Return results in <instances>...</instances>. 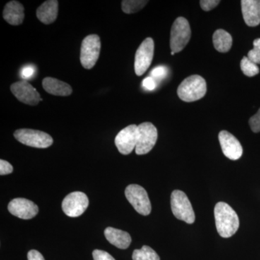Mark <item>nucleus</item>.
Listing matches in <instances>:
<instances>
[{"instance_id":"1","label":"nucleus","mask_w":260,"mask_h":260,"mask_svg":"<svg viewBox=\"0 0 260 260\" xmlns=\"http://www.w3.org/2000/svg\"><path fill=\"white\" fill-rule=\"evenodd\" d=\"M215 225L219 235L223 238L232 237L239 227V219L235 210L223 202L217 203L214 210Z\"/></svg>"},{"instance_id":"21","label":"nucleus","mask_w":260,"mask_h":260,"mask_svg":"<svg viewBox=\"0 0 260 260\" xmlns=\"http://www.w3.org/2000/svg\"><path fill=\"white\" fill-rule=\"evenodd\" d=\"M133 260H160V256L152 248L143 246L142 249H135L133 254Z\"/></svg>"},{"instance_id":"7","label":"nucleus","mask_w":260,"mask_h":260,"mask_svg":"<svg viewBox=\"0 0 260 260\" xmlns=\"http://www.w3.org/2000/svg\"><path fill=\"white\" fill-rule=\"evenodd\" d=\"M158 131L150 122H144L138 126V140L135 153L138 155L148 153L156 143Z\"/></svg>"},{"instance_id":"19","label":"nucleus","mask_w":260,"mask_h":260,"mask_svg":"<svg viewBox=\"0 0 260 260\" xmlns=\"http://www.w3.org/2000/svg\"><path fill=\"white\" fill-rule=\"evenodd\" d=\"M104 235L109 243L119 249H127L132 242V238L127 232L114 228H107L104 231Z\"/></svg>"},{"instance_id":"29","label":"nucleus","mask_w":260,"mask_h":260,"mask_svg":"<svg viewBox=\"0 0 260 260\" xmlns=\"http://www.w3.org/2000/svg\"><path fill=\"white\" fill-rule=\"evenodd\" d=\"M13 172V167L9 162L6 160H0V174L2 176L11 174Z\"/></svg>"},{"instance_id":"27","label":"nucleus","mask_w":260,"mask_h":260,"mask_svg":"<svg viewBox=\"0 0 260 260\" xmlns=\"http://www.w3.org/2000/svg\"><path fill=\"white\" fill-rule=\"evenodd\" d=\"M220 3V1L219 0H201L200 2V4L202 9L204 11L208 12L216 8Z\"/></svg>"},{"instance_id":"14","label":"nucleus","mask_w":260,"mask_h":260,"mask_svg":"<svg viewBox=\"0 0 260 260\" xmlns=\"http://www.w3.org/2000/svg\"><path fill=\"white\" fill-rule=\"evenodd\" d=\"M8 208L12 215L25 220L34 218L39 213L37 205L25 198H16L12 200Z\"/></svg>"},{"instance_id":"13","label":"nucleus","mask_w":260,"mask_h":260,"mask_svg":"<svg viewBox=\"0 0 260 260\" xmlns=\"http://www.w3.org/2000/svg\"><path fill=\"white\" fill-rule=\"evenodd\" d=\"M222 151L228 158L237 160L242 157L243 148L240 142L229 132L223 130L218 135Z\"/></svg>"},{"instance_id":"9","label":"nucleus","mask_w":260,"mask_h":260,"mask_svg":"<svg viewBox=\"0 0 260 260\" xmlns=\"http://www.w3.org/2000/svg\"><path fill=\"white\" fill-rule=\"evenodd\" d=\"M89 200L87 195L81 191H74L65 197L61 208L68 216H80L88 208Z\"/></svg>"},{"instance_id":"2","label":"nucleus","mask_w":260,"mask_h":260,"mask_svg":"<svg viewBox=\"0 0 260 260\" xmlns=\"http://www.w3.org/2000/svg\"><path fill=\"white\" fill-rule=\"evenodd\" d=\"M207 92L206 81L203 77L194 75L188 77L179 85L177 94L185 102H193L205 96Z\"/></svg>"},{"instance_id":"16","label":"nucleus","mask_w":260,"mask_h":260,"mask_svg":"<svg viewBox=\"0 0 260 260\" xmlns=\"http://www.w3.org/2000/svg\"><path fill=\"white\" fill-rule=\"evenodd\" d=\"M3 18L12 25L23 23L25 18L23 5L18 1H10L7 3L3 10Z\"/></svg>"},{"instance_id":"8","label":"nucleus","mask_w":260,"mask_h":260,"mask_svg":"<svg viewBox=\"0 0 260 260\" xmlns=\"http://www.w3.org/2000/svg\"><path fill=\"white\" fill-rule=\"evenodd\" d=\"M125 196L138 213L148 215L151 212V203L144 188L138 184H130L126 188Z\"/></svg>"},{"instance_id":"17","label":"nucleus","mask_w":260,"mask_h":260,"mask_svg":"<svg viewBox=\"0 0 260 260\" xmlns=\"http://www.w3.org/2000/svg\"><path fill=\"white\" fill-rule=\"evenodd\" d=\"M59 10V2L48 0L38 8L37 17L42 23L49 25L55 21Z\"/></svg>"},{"instance_id":"23","label":"nucleus","mask_w":260,"mask_h":260,"mask_svg":"<svg viewBox=\"0 0 260 260\" xmlns=\"http://www.w3.org/2000/svg\"><path fill=\"white\" fill-rule=\"evenodd\" d=\"M240 66L243 73L246 76L254 77L259 73V68L258 65L251 61L247 56L243 57L241 61Z\"/></svg>"},{"instance_id":"18","label":"nucleus","mask_w":260,"mask_h":260,"mask_svg":"<svg viewBox=\"0 0 260 260\" xmlns=\"http://www.w3.org/2000/svg\"><path fill=\"white\" fill-rule=\"evenodd\" d=\"M42 85L48 93L56 96H68L73 93V88L69 84L56 78L47 77L43 80Z\"/></svg>"},{"instance_id":"3","label":"nucleus","mask_w":260,"mask_h":260,"mask_svg":"<svg viewBox=\"0 0 260 260\" xmlns=\"http://www.w3.org/2000/svg\"><path fill=\"white\" fill-rule=\"evenodd\" d=\"M171 206L173 214L179 220L192 224L195 220L194 210L189 198L181 190H174L171 195Z\"/></svg>"},{"instance_id":"4","label":"nucleus","mask_w":260,"mask_h":260,"mask_svg":"<svg viewBox=\"0 0 260 260\" xmlns=\"http://www.w3.org/2000/svg\"><path fill=\"white\" fill-rule=\"evenodd\" d=\"M100 38L96 34H91L85 38L80 49V62L85 69H92L96 64L100 55Z\"/></svg>"},{"instance_id":"6","label":"nucleus","mask_w":260,"mask_h":260,"mask_svg":"<svg viewBox=\"0 0 260 260\" xmlns=\"http://www.w3.org/2000/svg\"><path fill=\"white\" fill-rule=\"evenodd\" d=\"M15 139L27 146L37 148H47L53 144L52 138L39 130L20 129L14 133Z\"/></svg>"},{"instance_id":"30","label":"nucleus","mask_w":260,"mask_h":260,"mask_svg":"<svg viewBox=\"0 0 260 260\" xmlns=\"http://www.w3.org/2000/svg\"><path fill=\"white\" fill-rule=\"evenodd\" d=\"M143 87L145 90H153L156 87V83H155V80L152 77H148V78H145L143 80Z\"/></svg>"},{"instance_id":"28","label":"nucleus","mask_w":260,"mask_h":260,"mask_svg":"<svg viewBox=\"0 0 260 260\" xmlns=\"http://www.w3.org/2000/svg\"><path fill=\"white\" fill-rule=\"evenodd\" d=\"M93 256L94 260H115L110 254L103 250L95 249L93 251Z\"/></svg>"},{"instance_id":"11","label":"nucleus","mask_w":260,"mask_h":260,"mask_svg":"<svg viewBox=\"0 0 260 260\" xmlns=\"http://www.w3.org/2000/svg\"><path fill=\"white\" fill-rule=\"evenodd\" d=\"M10 90L16 99L23 104L36 106L42 101L37 89L34 88L26 80H21L12 84Z\"/></svg>"},{"instance_id":"32","label":"nucleus","mask_w":260,"mask_h":260,"mask_svg":"<svg viewBox=\"0 0 260 260\" xmlns=\"http://www.w3.org/2000/svg\"><path fill=\"white\" fill-rule=\"evenodd\" d=\"M28 260H45L39 251L30 250L28 253Z\"/></svg>"},{"instance_id":"25","label":"nucleus","mask_w":260,"mask_h":260,"mask_svg":"<svg viewBox=\"0 0 260 260\" xmlns=\"http://www.w3.org/2000/svg\"><path fill=\"white\" fill-rule=\"evenodd\" d=\"M249 125L252 132L257 133L260 132V109L257 113L253 116H251L249 121Z\"/></svg>"},{"instance_id":"22","label":"nucleus","mask_w":260,"mask_h":260,"mask_svg":"<svg viewBox=\"0 0 260 260\" xmlns=\"http://www.w3.org/2000/svg\"><path fill=\"white\" fill-rule=\"evenodd\" d=\"M148 3L143 0H124L121 2V9L126 14H133L143 9Z\"/></svg>"},{"instance_id":"31","label":"nucleus","mask_w":260,"mask_h":260,"mask_svg":"<svg viewBox=\"0 0 260 260\" xmlns=\"http://www.w3.org/2000/svg\"><path fill=\"white\" fill-rule=\"evenodd\" d=\"M34 68L30 66L25 67L21 71V76L23 79H29V78H31L32 75L34 74Z\"/></svg>"},{"instance_id":"24","label":"nucleus","mask_w":260,"mask_h":260,"mask_svg":"<svg viewBox=\"0 0 260 260\" xmlns=\"http://www.w3.org/2000/svg\"><path fill=\"white\" fill-rule=\"evenodd\" d=\"M254 48L248 53L247 57L256 64H260V39H256L253 42Z\"/></svg>"},{"instance_id":"12","label":"nucleus","mask_w":260,"mask_h":260,"mask_svg":"<svg viewBox=\"0 0 260 260\" xmlns=\"http://www.w3.org/2000/svg\"><path fill=\"white\" fill-rule=\"evenodd\" d=\"M138 126L131 124L121 130L115 138V145L122 155H129L136 148Z\"/></svg>"},{"instance_id":"15","label":"nucleus","mask_w":260,"mask_h":260,"mask_svg":"<svg viewBox=\"0 0 260 260\" xmlns=\"http://www.w3.org/2000/svg\"><path fill=\"white\" fill-rule=\"evenodd\" d=\"M242 11L244 22L248 26L255 27L260 24V0H242Z\"/></svg>"},{"instance_id":"20","label":"nucleus","mask_w":260,"mask_h":260,"mask_svg":"<svg viewBox=\"0 0 260 260\" xmlns=\"http://www.w3.org/2000/svg\"><path fill=\"white\" fill-rule=\"evenodd\" d=\"M214 47L219 52L225 53L232 47L233 39L231 34L223 29H218L214 32L213 37Z\"/></svg>"},{"instance_id":"5","label":"nucleus","mask_w":260,"mask_h":260,"mask_svg":"<svg viewBox=\"0 0 260 260\" xmlns=\"http://www.w3.org/2000/svg\"><path fill=\"white\" fill-rule=\"evenodd\" d=\"M191 38V28L186 18L179 17L173 23L171 30L170 47L172 52H180Z\"/></svg>"},{"instance_id":"10","label":"nucleus","mask_w":260,"mask_h":260,"mask_svg":"<svg viewBox=\"0 0 260 260\" xmlns=\"http://www.w3.org/2000/svg\"><path fill=\"white\" fill-rule=\"evenodd\" d=\"M154 42L152 38H147L135 54V71L137 75L141 76L148 70L151 64L154 56Z\"/></svg>"},{"instance_id":"26","label":"nucleus","mask_w":260,"mask_h":260,"mask_svg":"<svg viewBox=\"0 0 260 260\" xmlns=\"http://www.w3.org/2000/svg\"><path fill=\"white\" fill-rule=\"evenodd\" d=\"M168 73L167 68L164 66H158L154 68L151 71L152 78L155 79H164L167 76Z\"/></svg>"}]
</instances>
